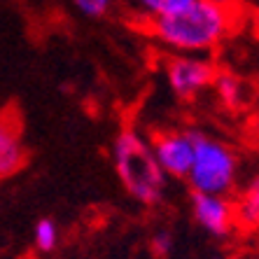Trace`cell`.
<instances>
[{"label":"cell","mask_w":259,"mask_h":259,"mask_svg":"<svg viewBox=\"0 0 259 259\" xmlns=\"http://www.w3.org/2000/svg\"><path fill=\"white\" fill-rule=\"evenodd\" d=\"M215 3H227V5H229V3H231V0H215Z\"/></svg>","instance_id":"5bb4252c"},{"label":"cell","mask_w":259,"mask_h":259,"mask_svg":"<svg viewBox=\"0 0 259 259\" xmlns=\"http://www.w3.org/2000/svg\"><path fill=\"white\" fill-rule=\"evenodd\" d=\"M217 75V68L210 59L205 56H189L180 54L166 63V79L168 87L173 89V94L182 101H192L205 91L208 87H212Z\"/></svg>","instance_id":"277c9868"},{"label":"cell","mask_w":259,"mask_h":259,"mask_svg":"<svg viewBox=\"0 0 259 259\" xmlns=\"http://www.w3.org/2000/svg\"><path fill=\"white\" fill-rule=\"evenodd\" d=\"M112 159L121 185L136 201L143 205H157L163 199L168 178L159 168L150 140H145L138 131L126 128L117 136L112 145Z\"/></svg>","instance_id":"7a4b0ae2"},{"label":"cell","mask_w":259,"mask_h":259,"mask_svg":"<svg viewBox=\"0 0 259 259\" xmlns=\"http://www.w3.org/2000/svg\"><path fill=\"white\" fill-rule=\"evenodd\" d=\"M136 3H138L140 10H143L147 17H152V21H154V19L180 12V10H185L194 0H136Z\"/></svg>","instance_id":"30bf717a"},{"label":"cell","mask_w":259,"mask_h":259,"mask_svg":"<svg viewBox=\"0 0 259 259\" xmlns=\"http://www.w3.org/2000/svg\"><path fill=\"white\" fill-rule=\"evenodd\" d=\"M150 147L166 178H187L194 159L189 131H159L152 136Z\"/></svg>","instance_id":"5b68a950"},{"label":"cell","mask_w":259,"mask_h":259,"mask_svg":"<svg viewBox=\"0 0 259 259\" xmlns=\"http://www.w3.org/2000/svg\"><path fill=\"white\" fill-rule=\"evenodd\" d=\"M234 222L243 231H252L259 222V185L252 182L243 192L241 201L234 205Z\"/></svg>","instance_id":"ba28073f"},{"label":"cell","mask_w":259,"mask_h":259,"mask_svg":"<svg viewBox=\"0 0 259 259\" xmlns=\"http://www.w3.org/2000/svg\"><path fill=\"white\" fill-rule=\"evenodd\" d=\"M59 243V227L52 220H40L35 224V245L42 252H52Z\"/></svg>","instance_id":"8fae6325"},{"label":"cell","mask_w":259,"mask_h":259,"mask_svg":"<svg viewBox=\"0 0 259 259\" xmlns=\"http://www.w3.org/2000/svg\"><path fill=\"white\" fill-rule=\"evenodd\" d=\"M234 28V10L227 3L194 0L185 10L154 19L152 33L168 49L201 56L212 52Z\"/></svg>","instance_id":"6da1fadb"},{"label":"cell","mask_w":259,"mask_h":259,"mask_svg":"<svg viewBox=\"0 0 259 259\" xmlns=\"http://www.w3.org/2000/svg\"><path fill=\"white\" fill-rule=\"evenodd\" d=\"M212 87H215L217 96L224 101V105H229V108H236V105L241 103L243 94H245L243 82L241 79H236L234 75H229V72H217Z\"/></svg>","instance_id":"9c48e42d"},{"label":"cell","mask_w":259,"mask_h":259,"mask_svg":"<svg viewBox=\"0 0 259 259\" xmlns=\"http://www.w3.org/2000/svg\"><path fill=\"white\" fill-rule=\"evenodd\" d=\"M220 259H229V257H220Z\"/></svg>","instance_id":"9a60e30c"},{"label":"cell","mask_w":259,"mask_h":259,"mask_svg":"<svg viewBox=\"0 0 259 259\" xmlns=\"http://www.w3.org/2000/svg\"><path fill=\"white\" fill-rule=\"evenodd\" d=\"M72 5L89 19H101L112 10L115 0H72Z\"/></svg>","instance_id":"7c38bea8"},{"label":"cell","mask_w":259,"mask_h":259,"mask_svg":"<svg viewBox=\"0 0 259 259\" xmlns=\"http://www.w3.org/2000/svg\"><path fill=\"white\" fill-rule=\"evenodd\" d=\"M192 212L201 229L210 236H229L234 231V203L227 196H210V194H194Z\"/></svg>","instance_id":"8992f818"},{"label":"cell","mask_w":259,"mask_h":259,"mask_svg":"<svg viewBox=\"0 0 259 259\" xmlns=\"http://www.w3.org/2000/svg\"><path fill=\"white\" fill-rule=\"evenodd\" d=\"M26 150L21 145L17 128L10 124H0V180L10 178L24 168Z\"/></svg>","instance_id":"52a82bcc"},{"label":"cell","mask_w":259,"mask_h":259,"mask_svg":"<svg viewBox=\"0 0 259 259\" xmlns=\"http://www.w3.org/2000/svg\"><path fill=\"white\" fill-rule=\"evenodd\" d=\"M194 143V159L187 180L194 194L227 196L236 185L238 159L236 152L220 138H212L203 131H189Z\"/></svg>","instance_id":"3957f363"},{"label":"cell","mask_w":259,"mask_h":259,"mask_svg":"<svg viewBox=\"0 0 259 259\" xmlns=\"http://www.w3.org/2000/svg\"><path fill=\"white\" fill-rule=\"evenodd\" d=\"M150 247H152V252L157 254V257H168L170 252H173V234L166 229H159L157 234L152 236V241H150Z\"/></svg>","instance_id":"4fadbf2b"}]
</instances>
